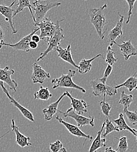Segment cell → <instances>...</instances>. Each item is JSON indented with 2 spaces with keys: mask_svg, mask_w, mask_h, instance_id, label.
I'll list each match as a JSON object with an SVG mask.
<instances>
[{
  "mask_svg": "<svg viewBox=\"0 0 137 152\" xmlns=\"http://www.w3.org/2000/svg\"><path fill=\"white\" fill-rule=\"evenodd\" d=\"M107 8V4H105L98 8H92L89 11L90 22L94 26L98 37L101 39H103L105 37V34L107 31L106 29L104 31V28L108 23L104 13V10Z\"/></svg>",
  "mask_w": 137,
  "mask_h": 152,
  "instance_id": "1",
  "label": "cell"
},
{
  "mask_svg": "<svg viewBox=\"0 0 137 152\" xmlns=\"http://www.w3.org/2000/svg\"><path fill=\"white\" fill-rule=\"evenodd\" d=\"M76 70H69L66 75H63L59 78L52 79L51 83L53 84V89H56L59 87L75 88L83 93H86V90L83 87L75 84L72 78L76 74Z\"/></svg>",
  "mask_w": 137,
  "mask_h": 152,
  "instance_id": "2",
  "label": "cell"
},
{
  "mask_svg": "<svg viewBox=\"0 0 137 152\" xmlns=\"http://www.w3.org/2000/svg\"><path fill=\"white\" fill-rule=\"evenodd\" d=\"M32 10L35 11V19L36 23H39L45 18L47 12L55 7H58L61 5L59 2H51L48 0H35L32 3ZM35 24V23H34Z\"/></svg>",
  "mask_w": 137,
  "mask_h": 152,
  "instance_id": "3",
  "label": "cell"
},
{
  "mask_svg": "<svg viewBox=\"0 0 137 152\" xmlns=\"http://www.w3.org/2000/svg\"><path fill=\"white\" fill-rule=\"evenodd\" d=\"M64 19L58 20L56 23H53L51 18H45L42 19L39 23H36L34 25L35 26H38L40 31L39 37L40 40L47 41L49 38L52 37L58 27V25L60 22L63 21Z\"/></svg>",
  "mask_w": 137,
  "mask_h": 152,
  "instance_id": "4",
  "label": "cell"
},
{
  "mask_svg": "<svg viewBox=\"0 0 137 152\" xmlns=\"http://www.w3.org/2000/svg\"><path fill=\"white\" fill-rule=\"evenodd\" d=\"M93 94L96 96L106 95L113 96L117 94V90L115 87L110 86L106 83H103L100 78H95L90 81Z\"/></svg>",
  "mask_w": 137,
  "mask_h": 152,
  "instance_id": "5",
  "label": "cell"
},
{
  "mask_svg": "<svg viewBox=\"0 0 137 152\" xmlns=\"http://www.w3.org/2000/svg\"><path fill=\"white\" fill-rule=\"evenodd\" d=\"M60 22L59 23L54 35L46 41L48 42V48L44 52L40 53V56L37 58V61L43 60L49 53L53 50H55L56 48L60 46L61 42L65 38L63 34V30L60 28Z\"/></svg>",
  "mask_w": 137,
  "mask_h": 152,
  "instance_id": "6",
  "label": "cell"
},
{
  "mask_svg": "<svg viewBox=\"0 0 137 152\" xmlns=\"http://www.w3.org/2000/svg\"><path fill=\"white\" fill-rule=\"evenodd\" d=\"M59 113L63 114V116L66 118H72L75 120L77 123L78 128H82L83 126L86 125H90L93 127L95 126V117L94 116H89L86 117L81 115L76 114L72 108H69L66 111V113H63L58 110Z\"/></svg>",
  "mask_w": 137,
  "mask_h": 152,
  "instance_id": "7",
  "label": "cell"
},
{
  "mask_svg": "<svg viewBox=\"0 0 137 152\" xmlns=\"http://www.w3.org/2000/svg\"><path fill=\"white\" fill-rule=\"evenodd\" d=\"M39 30V29L38 28L34 29L31 32V34L22 38L19 42L14 44L7 43H5L4 42H2L0 43V49H1L2 46H7V47H10L12 49L15 50H22L25 52H29L31 50L29 47V43L31 40V37L33 35L35 34V33L38 32Z\"/></svg>",
  "mask_w": 137,
  "mask_h": 152,
  "instance_id": "8",
  "label": "cell"
},
{
  "mask_svg": "<svg viewBox=\"0 0 137 152\" xmlns=\"http://www.w3.org/2000/svg\"><path fill=\"white\" fill-rule=\"evenodd\" d=\"M0 87H1L3 92L5 94V95H7L8 98L10 99V103H11L12 104L14 105V107L17 108L18 109V110L21 113V114L23 115V116L25 118H26L27 119H28L29 121H30L31 122H35L33 114L30 111H29L28 109H26V108L23 107V105L20 104V103L14 97H12L9 94V92L8 91L7 89L5 88V87L4 85V83L1 81H0Z\"/></svg>",
  "mask_w": 137,
  "mask_h": 152,
  "instance_id": "9",
  "label": "cell"
},
{
  "mask_svg": "<svg viewBox=\"0 0 137 152\" xmlns=\"http://www.w3.org/2000/svg\"><path fill=\"white\" fill-rule=\"evenodd\" d=\"M14 74L15 70L10 69L9 66H6L4 69H1L0 66V81L4 83H6L13 92H16L18 83L11 78V76Z\"/></svg>",
  "mask_w": 137,
  "mask_h": 152,
  "instance_id": "10",
  "label": "cell"
},
{
  "mask_svg": "<svg viewBox=\"0 0 137 152\" xmlns=\"http://www.w3.org/2000/svg\"><path fill=\"white\" fill-rule=\"evenodd\" d=\"M15 2L16 1H14L10 6L0 5V14L5 17V21L9 22L10 27L12 29V33L13 34H16L18 32L15 28L13 21V15L15 12V9L12 8V6L15 4Z\"/></svg>",
  "mask_w": 137,
  "mask_h": 152,
  "instance_id": "11",
  "label": "cell"
},
{
  "mask_svg": "<svg viewBox=\"0 0 137 152\" xmlns=\"http://www.w3.org/2000/svg\"><path fill=\"white\" fill-rule=\"evenodd\" d=\"M119 19L115 27L112 29L108 33L107 36V42L110 43V46H112L114 45V42L117 38H120L123 35L122 26L124 23V17L118 13Z\"/></svg>",
  "mask_w": 137,
  "mask_h": 152,
  "instance_id": "12",
  "label": "cell"
},
{
  "mask_svg": "<svg viewBox=\"0 0 137 152\" xmlns=\"http://www.w3.org/2000/svg\"><path fill=\"white\" fill-rule=\"evenodd\" d=\"M32 68L33 72L31 78L34 84L39 83L42 84L44 83L45 79L51 78V75L49 73L46 72L37 63H34L33 64Z\"/></svg>",
  "mask_w": 137,
  "mask_h": 152,
  "instance_id": "13",
  "label": "cell"
},
{
  "mask_svg": "<svg viewBox=\"0 0 137 152\" xmlns=\"http://www.w3.org/2000/svg\"><path fill=\"white\" fill-rule=\"evenodd\" d=\"M56 119L59 121V123H60L61 124H62L63 125H64L66 127L67 130L69 132V133L70 134H72V135H74L75 136H77L78 137L84 138L86 139L84 142H86L87 139H89L90 140H93V136H92L89 134H86V133L82 132L78 126H76L75 125H73L70 123H68V122L63 121L62 119V118H61L58 115L56 116Z\"/></svg>",
  "mask_w": 137,
  "mask_h": 152,
  "instance_id": "14",
  "label": "cell"
},
{
  "mask_svg": "<svg viewBox=\"0 0 137 152\" xmlns=\"http://www.w3.org/2000/svg\"><path fill=\"white\" fill-rule=\"evenodd\" d=\"M122 44H118L116 42H114V44L116 45L119 48L122 55L124 56L125 60H128L132 56H137V49L132 44L130 39L127 42H124L122 40Z\"/></svg>",
  "mask_w": 137,
  "mask_h": 152,
  "instance_id": "15",
  "label": "cell"
},
{
  "mask_svg": "<svg viewBox=\"0 0 137 152\" xmlns=\"http://www.w3.org/2000/svg\"><path fill=\"white\" fill-rule=\"evenodd\" d=\"M11 127L12 129V131L15 133V142L18 146H20L22 148H24L25 147L32 145V143L29 142L31 138L29 137L25 136L22 133L20 132L19 127L16 125L14 119H12L11 121Z\"/></svg>",
  "mask_w": 137,
  "mask_h": 152,
  "instance_id": "16",
  "label": "cell"
},
{
  "mask_svg": "<svg viewBox=\"0 0 137 152\" xmlns=\"http://www.w3.org/2000/svg\"><path fill=\"white\" fill-rule=\"evenodd\" d=\"M66 96H67L71 101L72 108L73 110L78 115H83L84 113H87V108L89 107V105L83 99H78L73 98L70 94L66 91Z\"/></svg>",
  "mask_w": 137,
  "mask_h": 152,
  "instance_id": "17",
  "label": "cell"
},
{
  "mask_svg": "<svg viewBox=\"0 0 137 152\" xmlns=\"http://www.w3.org/2000/svg\"><path fill=\"white\" fill-rule=\"evenodd\" d=\"M66 96V93L64 92L62 95H61L58 100L55 102L51 104L46 108H44L42 110V113L44 115L45 119L47 121H51L54 116V115L57 113L58 111V106L60 102L62 100V99Z\"/></svg>",
  "mask_w": 137,
  "mask_h": 152,
  "instance_id": "18",
  "label": "cell"
},
{
  "mask_svg": "<svg viewBox=\"0 0 137 152\" xmlns=\"http://www.w3.org/2000/svg\"><path fill=\"white\" fill-rule=\"evenodd\" d=\"M58 52V57H60L61 59L64 60V61L69 63L75 68L78 69V65L76 64L75 61L73 60L72 53H71V45H69L68 46L64 49L62 48L59 46L56 48L55 50Z\"/></svg>",
  "mask_w": 137,
  "mask_h": 152,
  "instance_id": "19",
  "label": "cell"
},
{
  "mask_svg": "<svg viewBox=\"0 0 137 152\" xmlns=\"http://www.w3.org/2000/svg\"><path fill=\"white\" fill-rule=\"evenodd\" d=\"M99 57H101L103 58H104L103 56L102 55V54H98L97 55H96V56H95L90 59H88L86 60L85 58H83L79 63L78 65V73L80 74L81 75H84V74H86L87 73H89V72H90L92 67V62L96 60V58H97Z\"/></svg>",
  "mask_w": 137,
  "mask_h": 152,
  "instance_id": "20",
  "label": "cell"
},
{
  "mask_svg": "<svg viewBox=\"0 0 137 152\" xmlns=\"http://www.w3.org/2000/svg\"><path fill=\"white\" fill-rule=\"evenodd\" d=\"M104 127H105V124L104 123H103L101 129L97 132V136L95 139V140H93V142H92L89 148V150L87 152H95V151H97V150H98V149L105 146V142L106 141V139L105 138H101V135H102L103 129H104Z\"/></svg>",
  "mask_w": 137,
  "mask_h": 152,
  "instance_id": "21",
  "label": "cell"
},
{
  "mask_svg": "<svg viewBox=\"0 0 137 152\" xmlns=\"http://www.w3.org/2000/svg\"><path fill=\"white\" fill-rule=\"evenodd\" d=\"M25 8H28L29 9L32 18L34 20V24L36 23V20L32 12V6L31 4V0H18V2L17 5L16 6V8L15 9V12L14 13L13 17H15L18 14L22 12Z\"/></svg>",
  "mask_w": 137,
  "mask_h": 152,
  "instance_id": "22",
  "label": "cell"
},
{
  "mask_svg": "<svg viewBox=\"0 0 137 152\" xmlns=\"http://www.w3.org/2000/svg\"><path fill=\"white\" fill-rule=\"evenodd\" d=\"M123 87L127 88L130 92H132L134 90H137V77L135 76L130 77L123 83L116 86L114 87L116 90H118Z\"/></svg>",
  "mask_w": 137,
  "mask_h": 152,
  "instance_id": "23",
  "label": "cell"
},
{
  "mask_svg": "<svg viewBox=\"0 0 137 152\" xmlns=\"http://www.w3.org/2000/svg\"><path fill=\"white\" fill-rule=\"evenodd\" d=\"M114 122L117 125L116 127L119 129V131H128L130 132L133 135L136 136V133H135L134 131V129L131 128V127H130L127 125V124L126 123V122H125V121L124 119V115L122 114V113L119 114L118 118L116 119H114Z\"/></svg>",
  "mask_w": 137,
  "mask_h": 152,
  "instance_id": "24",
  "label": "cell"
},
{
  "mask_svg": "<svg viewBox=\"0 0 137 152\" xmlns=\"http://www.w3.org/2000/svg\"><path fill=\"white\" fill-rule=\"evenodd\" d=\"M34 99H40L42 101H48L53 95L50 93L48 87H43L40 86L38 91H36L34 94Z\"/></svg>",
  "mask_w": 137,
  "mask_h": 152,
  "instance_id": "25",
  "label": "cell"
},
{
  "mask_svg": "<svg viewBox=\"0 0 137 152\" xmlns=\"http://www.w3.org/2000/svg\"><path fill=\"white\" fill-rule=\"evenodd\" d=\"M120 96V99L118 103L123 105L124 108L128 109L133 101V95L132 94H126L124 91H122Z\"/></svg>",
  "mask_w": 137,
  "mask_h": 152,
  "instance_id": "26",
  "label": "cell"
},
{
  "mask_svg": "<svg viewBox=\"0 0 137 152\" xmlns=\"http://www.w3.org/2000/svg\"><path fill=\"white\" fill-rule=\"evenodd\" d=\"M115 53L116 52L114 49H113L111 46H108L107 50L106 57L105 58V61L107 63H108V64L113 66L117 61L118 58L114 57Z\"/></svg>",
  "mask_w": 137,
  "mask_h": 152,
  "instance_id": "27",
  "label": "cell"
},
{
  "mask_svg": "<svg viewBox=\"0 0 137 152\" xmlns=\"http://www.w3.org/2000/svg\"><path fill=\"white\" fill-rule=\"evenodd\" d=\"M104 123L105 124V132L103 134V136L104 137V138H105L107 135H108V134H110L114 131L119 132V129L116 126H115L114 125V124L112 123V122L111 121H110L108 119V117L105 118Z\"/></svg>",
  "mask_w": 137,
  "mask_h": 152,
  "instance_id": "28",
  "label": "cell"
},
{
  "mask_svg": "<svg viewBox=\"0 0 137 152\" xmlns=\"http://www.w3.org/2000/svg\"><path fill=\"white\" fill-rule=\"evenodd\" d=\"M116 138L119 141L117 148L116 151L117 152H127L128 149L127 137L126 136H123L119 139L117 137Z\"/></svg>",
  "mask_w": 137,
  "mask_h": 152,
  "instance_id": "29",
  "label": "cell"
},
{
  "mask_svg": "<svg viewBox=\"0 0 137 152\" xmlns=\"http://www.w3.org/2000/svg\"><path fill=\"white\" fill-rule=\"evenodd\" d=\"M124 111L129 122L133 125H137V111H130L127 108H124Z\"/></svg>",
  "mask_w": 137,
  "mask_h": 152,
  "instance_id": "30",
  "label": "cell"
},
{
  "mask_svg": "<svg viewBox=\"0 0 137 152\" xmlns=\"http://www.w3.org/2000/svg\"><path fill=\"white\" fill-rule=\"evenodd\" d=\"M100 105L102 113L104 114L106 117L110 116V113L111 110V107L110 105L105 101V96H104L103 101L100 102Z\"/></svg>",
  "mask_w": 137,
  "mask_h": 152,
  "instance_id": "31",
  "label": "cell"
},
{
  "mask_svg": "<svg viewBox=\"0 0 137 152\" xmlns=\"http://www.w3.org/2000/svg\"><path fill=\"white\" fill-rule=\"evenodd\" d=\"M63 148V144L59 140L49 144V152H58Z\"/></svg>",
  "mask_w": 137,
  "mask_h": 152,
  "instance_id": "32",
  "label": "cell"
},
{
  "mask_svg": "<svg viewBox=\"0 0 137 152\" xmlns=\"http://www.w3.org/2000/svg\"><path fill=\"white\" fill-rule=\"evenodd\" d=\"M127 4H128L129 6V10H128V18H127V20L126 22L127 24H128L130 22V19H131V17L132 15L133 14V10L134 8V4L136 2L137 0H125Z\"/></svg>",
  "mask_w": 137,
  "mask_h": 152,
  "instance_id": "33",
  "label": "cell"
},
{
  "mask_svg": "<svg viewBox=\"0 0 137 152\" xmlns=\"http://www.w3.org/2000/svg\"><path fill=\"white\" fill-rule=\"evenodd\" d=\"M113 66H111V65H109L108 64V66H107L105 70V72H104V75L103 76L102 78H100V80L103 83H106L107 82V78L109 76H110L112 71H113Z\"/></svg>",
  "mask_w": 137,
  "mask_h": 152,
  "instance_id": "34",
  "label": "cell"
},
{
  "mask_svg": "<svg viewBox=\"0 0 137 152\" xmlns=\"http://www.w3.org/2000/svg\"><path fill=\"white\" fill-rule=\"evenodd\" d=\"M38 46V45L37 43L32 41V40H31L29 43V47L30 48V49H32V50H35L36 49Z\"/></svg>",
  "mask_w": 137,
  "mask_h": 152,
  "instance_id": "35",
  "label": "cell"
},
{
  "mask_svg": "<svg viewBox=\"0 0 137 152\" xmlns=\"http://www.w3.org/2000/svg\"><path fill=\"white\" fill-rule=\"evenodd\" d=\"M5 37V34L2 28V26L0 24V43L2 42H4V39Z\"/></svg>",
  "mask_w": 137,
  "mask_h": 152,
  "instance_id": "36",
  "label": "cell"
},
{
  "mask_svg": "<svg viewBox=\"0 0 137 152\" xmlns=\"http://www.w3.org/2000/svg\"><path fill=\"white\" fill-rule=\"evenodd\" d=\"M31 40H32V41H34V42H35L38 43H39V42H40V38L39 37V35L34 34L31 37Z\"/></svg>",
  "mask_w": 137,
  "mask_h": 152,
  "instance_id": "37",
  "label": "cell"
},
{
  "mask_svg": "<svg viewBox=\"0 0 137 152\" xmlns=\"http://www.w3.org/2000/svg\"><path fill=\"white\" fill-rule=\"evenodd\" d=\"M104 152H117L116 151L113 149L112 147H109V148H106L104 150Z\"/></svg>",
  "mask_w": 137,
  "mask_h": 152,
  "instance_id": "38",
  "label": "cell"
},
{
  "mask_svg": "<svg viewBox=\"0 0 137 152\" xmlns=\"http://www.w3.org/2000/svg\"><path fill=\"white\" fill-rule=\"evenodd\" d=\"M58 152H67L64 148H62Z\"/></svg>",
  "mask_w": 137,
  "mask_h": 152,
  "instance_id": "39",
  "label": "cell"
},
{
  "mask_svg": "<svg viewBox=\"0 0 137 152\" xmlns=\"http://www.w3.org/2000/svg\"><path fill=\"white\" fill-rule=\"evenodd\" d=\"M134 132L136 133V142L137 143V130L136 129H134Z\"/></svg>",
  "mask_w": 137,
  "mask_h": 152,
  "instance_id": "40",
  "label": "cell"
},
{
  "mask_svg": "<svg viewBox=\"0 0 137 152\" xmlns=\"http://www.w3.org/2000/svg\"><path fill=\"white\" fill-rule=\"evenodd\" d=\"M97 152V151H95V152Z\"/></svg>",
  "mask_w": 137,
  "mask_h": 152,
  "instance_id": "41",
  "label": "cell"
},
{
  "mask_svg": "<svg viewBox=\"0 0 137 152\" xmlns=\"http://www.w3.org/2000/svg\"><path fill=\"white\" fill-rule=\"evenodd\" d=\"M136 75H137V74H136ZM136 75H135V76H136Z\"/></svg>",
  "mask_w": 137,
  "mask_h": 152,
  "instance_id": "42",
  "label": "cell"
},
{
  "mask_svg": "<svg viewBox=\"0 0 137 152\" xmlns=\"http://www.w3.org/2000/svg\"><path fill=\"white\" fill-rule=\"evenodd\" d=\"M85 1H87V0H85Z\"/></svg>",
  "mask_w": 137,
  "mask_h": 152,
  "instance_id": "43",
  "label": "cell"
}]
</instances>
